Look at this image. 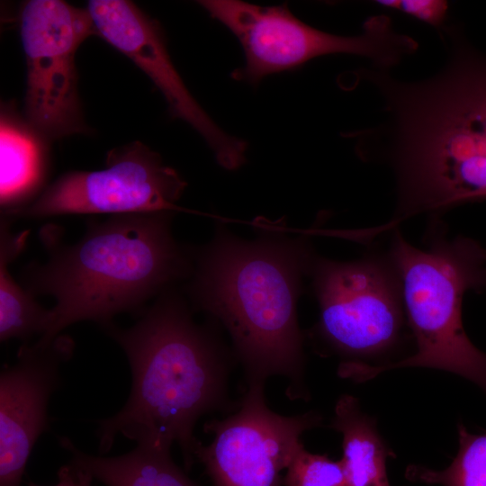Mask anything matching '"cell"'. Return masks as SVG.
<instances>
[{"label": "cell", "instance_id": "8", "mask_svg": "<svg viewBox=\"0 0 486 486\" xmlns=\"http://www.w3.org/2000/svg\"><path fill=\"white\" fill-rule=\"evenodd\" d=\"M95 32L87 9L60 0H30L20 13L26 59V122L44 140L85 130L76 54Z\"/></svg>", "mask_w": 486, "mask_h": 486}, {"label": "cell", "instance_id": "16", "mask_svg": "<svg viewBox=\"0 0 486 486\" xmlns=\"http://www.w3.org/2000/svg\"><path fill=\"white\" fill-rule=\"evenodd\" d=\"M11 220L2 216L0 224V340L20 339L24 343L41 337L50 320V309L42 307L8 270L23 250L28 231L14 233Z\"/></svg>", "mask_w": 486, "mask_h": 486}, {"label": "cell", "instance_id": "13", "mask_svg": "<svg viewBox=\"0 0 486 486\" xmlns=\"http://www.w3.org/2000/svg\"><path fill=\"white\" fill-rule=\"evenodd\" d=\"M44 140L26 122L2 112L0 201L2 215L32 202L46 174Z\"/></svg>", "mask_w": 486, "mask_h": 486}, {"label": "cell", "instance_id": "4", "mask_svg": "<svg viewBox=\"0 0 486 486\" xmlns=\"http://www.w3.org/2000/svg\"><path fill=\"white\" fill-rule=\"evenodd\" d=\"M174 215L159 212L90 220L82 238L71 245L45 237L47 261L28 265L21 278L33 296L55 300L38 340L50 341L84 320L104 328L117 314L141 312L148 300L188 279L194 250L175 239Z\"/></svg>", "mask_w": 486, "mask_h": 486}, {"label": "cell", "instance_id": "15", "mask_svg": "<svg viewBox=\"0 0 486 486\" xmlns=\"http://www.w3.org/2000/svg\"><path fill=\"white\" fill-rule=\"evenodd\" d=\"M60 445L71 454L70 462L105 486H197L175 464L168 448L136 446L117 456L91 455L68 438Z\"/></svg>", "mask_w": 486, "mask_h": 486}, {"label": "cell", "instance_id": "3", "mask_svg": "<svg viewBox=\"0 0 486 486\" xmlns=\"http://www.w3.org/2000/svg\"><path fill=\"white\" fill-rule=\"evenodd\" d=\"M104 328L124 351L132 386L123 408L98 421L100 454L118 435L138 446L171 449L176 443L189 468L201 444L194 436L198 419L230 408V353L211 326L194 321L176 287L157 297L130 328Z\"/></svg>", "mask_w": 486, "mask_h": 486}, {"label": "cell", "instance_id": "9", "mask_svg": "<svg viewBox=\"0 0 486 486\" xmlns=\"http://www.w3.org/2000/svg\"><path fill=\"white\" fill-rule=\"evenodd\" d=\"M187 184L161 157L140 141L111 150L96 171H69L32 202L7 215L46 218L71 214L122 215L183 210Z\"/></svg>", "mask_w": 486, "mask_h": 486}, {"label": "cell", "instance_id": "2", "mask_svg": "<svg viewBox=\"0 0 486 486\" xmlns=\"http://www.w3.org/2000/svg\"><path fill=\"white\" fill-rule=\"evenodd\" d=\"M261 228L245 239L217 225L212 238L194 248L186 292L229 333L247 383L283 376L292 400H307L297 302L315 252L304 231L292 237L281 227Z\"/></svg>", "mask_w": 486, "mask_h": 486}, {"label": "cell", "instance_id": "5", "mask_svg": "<svg viewBox=\"0 0 486 486\" xmlns=\"http://www.w3.org/2000/svg\"><path fill=\"white\" fill-rule=\"evenodd\" d=\"M389 232L387 253L400 275L416 349L382 366L341 363L338 375L365 382L392 369L432 368L462 376L486 393V353L472 344L462 320L464 294L486 290V248L465 236L449 238L441 220H429L422 248L399 228Z\"/></svg>", "mask_w": 486, "mask_h": 486}, {"label": "cell", "instance_id": "11", "mask_svg": "<svg viewBox=\"0 0 486 486\" xmlns=\"http://www.w3.org/2000/svg\"><path fill=\"white\" fill-rule=\"evenodd\" d=\"M86 9L95 32L149 77L172 116L202 136L220 166L236 170L246 163L247 141L222 130L191 94L173 64L157 21L128 0H91Z\"/></svg>", "mask_w": 486, "mask_h": 486}, {"label": "cell", "instance_id": "20", "mask_svg": "<svg viewBox=\"0 0 486 486\" xmlns=\"http://www.w3.org/2000/svg\"><path fill=\"white\" fill-rule=\"evenodd\" d=\"M93 477L84 469L69 461L59 468L58 482L54 486H92ZM30 486H37L30 484Z\"/></svg>", "mask_w": 486, "mask_h": 486}, {"label": "cell", "instance_id": "14", "mask_svg": "<svg viewBox=\"0 0 486 486\" xmlns=\"http://www.w3.org/2000/svg\"><path fill=\"white\" fill-rule=\"evenodd\" d=\"M330 428L342 435L343 464L349 486H391L386 460L395 453L381 436L375 419L353 395H341Z\"/></svg>", "mask_w": 486, "mask_h": 486}, {"label": "cell", "instance_id": "12", "mask_svg": "<svg viewBox=\"0 0 486 486\" xmlns=\"http://www.w3.org/2000/svg\"><path fill=\"white\" fill-rule=\"evenodd\" d=\"M74 342L65 335L19 349L0 374V486H21L32 450L48 430V404Z\"/></svg>", "mask_w": 486, "mask_h": 486}, {"label": "cell", "instance_id": "1", "mask_svg": "<svg viewBox=\"0 0 486 486\" xmlns=\"http://www.w3.org/2000/svg\"><path fill=\"white\" fill-rule=\"evenodd\" d=\"M438 32L447 58L436 74L404 81L378 71L371 78L386 119L363 130V150L395 177L391 227L486 201V53L458 25L446 22Z\"/></svg>", "mask_w": 486, "mask_h": 486}, {"label": "cell", "instance_id": "10", "mask_svg": "<svg viewBox=\"0 0 486 486\" xmlns=\"http://www.w3.org/2000/svg\"><path fill=\"white\" fill-rule=\"evenodd\" d=\"M264 389V382L248 383L235 413L205 423L213 438L198 446L195 457L214 486H283L281 472L303 446L302 434L321 424L313 410L296 416L273 411Z\"/></svg>", "mask_w": 486, "mask_h": 486}, {"label": "cell", "instance_id": "7", "mask_svg": "<svg viewBox=\"0 0 486 486\" xmlns=\"http://www.w3.org/2000/svg\"><path fill=\"white\" fill-rule=\"evenodd\" d=\"M199 4L240 42L245 64L230 76L250 85L333 54L364 57L374 67L391 69L418 48L414 39L394 31L387 15L368 18L359 35L340 36L304 23L286 4L260 6L238 0H204Z\"/></svg>", "mask_w": 486, "mask_h": 486}, {"label": "cell", "instance_id": "6", "mask_svg": "<svg viewBox=\"0 0 486 486\" xmlns=\"http://www.w3.org/2000/svg\"><path fill=\"white\" fill-rule=\"evenodd\" d=\"M320 317L315 333L343 362L382 366L407 340L408 320L398 271L388 253L352 261L314 255L309 270Z\"/></svg>", "mask_w": 486, "mask_h": 486}, {"label": "cell", "instance_id": "19", "mask_svg": "<svg viewBox=\"0 0 486 486\" xmlns=\"http://www.w3.org/2000/svg\"><path fill=\"white\" fill-rule=\"evenodd\" d=\"M375 3L414 17L433 26L437 32L447 20L449 4L444 0H379Z\"/></svg>", "mask_w": 486, "mask_h": 486}, {"label": "cell", "instance_id": "18", "mask_svg": "<svg viewBox=\"0 0 486 486\" xmlns=\"http://www.w3.org/2000/svg\"><path fill=\"white\" fill-rule=\"evenodd\" d=\"M283 486H349L343 464L327 454H318L301 446L283 479Z\"/></svg>", "mask_w": 486, "mask_h": 486}, {"label": "cell", "instance_id": "17", "mask_svg": "<svg viewBox=\"0 0 486 486\" xmlns=\"http://www.w3.org/2000/svg\"><path fill=\"white\" fill-rule=\"evenodd\" d=\"M459 448L451 464L436 471L419 464L407 467L405 477L413 482L441 486H486V432L472 434L457 424Z\"/></svg>", "mask_w": 486, "mask_h": 486}]
</instances>
